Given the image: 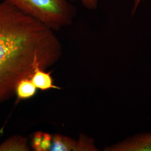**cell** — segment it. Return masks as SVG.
<instances>
[{"label": "cell", "mask_w": 151, "mask_h": 151, "mask_svg": "<svg viewBox=\"0 0 151 151\" xmlns=\"http://www.w3.org/2000/svg\"><path fill=\"white\" fill-rule=\"evenodd\" d=\"M62 54L51 29L15 7L0 3V103L15 93L17 83L36 67L54 64Z\"/></svg>", "instance_id": "cell-1"}, {"label": "cell", "mask_w": 151, "mask_h": 151, "mask_svg": "<svg viewBox=\"0 0 151 151\" xmlns=\"http://www.w3.org/2000/svg\"><path fill=\"white\" fill-rule=\"evenodd\" d=\"M52 30H58L73 22L76 9L69 0H3Z\"/></svg>", "instance_id": "cell-2"}, {"label": "cell", "mask_w": 151, "mask_h": 151, "mask_svg": "<svg viewBox=\"0 0 151 151\" xmlns=\"http://www.w3.org/2000/svg\"><path fill=\"white\" fill-rule=\"evenodd\" d=\"M104 151H151V132L132 135L105 148Z\"/></svg>", "instance_id": "cell-3"}, {"label": "cell", "mask_w": 151, "mask_h": 151, "mask_svg": "<svg viewBox=\"0 0 151 151\" xmlns=\"http://www.w3.org/2000/svg\"><path fill=\"white\" fill-rule=\"evenodd\" d=\"M30 80L37 88L42 91H45L51 88L60 89V87L53 84L51 73L50 72H45L40 67L35 68Z\"/></svg>", "instance_id": "cell-4"}, {"label": "cell", "mask_w": 151, "mask_h": 151, "mask_svg": "<svg viewBox=\"0 0 151 151\" xmlns=\"http://www.w3.org/2000/svg\"><path fill=\"white\" fill-rule=\"evenodd\" d=\"M37 89L30 78H24L17 83L15 93L19 100H27L35 95Z\"/></svg>", "instance_id": "cell-5"}, {"label": "cell", "mask_w": 151, "mask_h": 151, "mask_svg": "<svg viewBox=\"0 0 151 151\" xmlns=\"http://www.w3.org/2000/svg\"><path fill=\"white\" fill-rule=\"evenodd\" d=\"M77 141L63 135L55 134L50 151H75Z\"/></svg>", "instance_id": "cell-6"}, {"label": "cell", "mask_w": 151, "mask_h": 151, "mask_svg": "<svg viewBox=\"0 0 151 151\" xmlns=\"http://www.w3.org/2000/svg\"><path fill=\"white\" fill-rule=\"evenodd\" d=\"M29 150L27 140L21 136H14L0 145V151Z\"/></svg>", "instance_id": "cell-7"}, {"label": "cell", "mask_w": 151, "mask_h": 151, "mask_svg": "<svg viewBox=\"0 0 151 151\" xmlns=\"http://www.w3.org/2000/svg\"><path fill=\"white\" fill-rule=\"evenodd\" d=\"M53 137L52 135L38 132L34 134L32 140L33 148L37 151H50Z\"/></svg>", "instance_id": "cell-8"}, {"label": "cell", "mask_w": 151, "mask_h": 151, "mask_svg": "<svg viewBox=\"0 0 151 151\" xmlns=\"http://www.w3.org/2000/svg\"><path fill=\"white\" fill-rule=\"evenodd\" d=\"M75 151H99L94 145V140L85 135L80 136L77 141Z\"/></svg>", "instance_id": "cell-9"}, {"label": "cell", "mask_w": 151, "mask_h": 151, "mask_svg": "<svg viewBox=\"0 0 151 151\" xmlns=\"http://www.w3.org/2000/svg\"><path fill=\"white\" fill-rule=\"evenodd\" d=\"M69 1H79L82 5L90 10H95L97 9L99 0H69Z\"/></svg>", "instance_id": "cell-10"}, {"label": "cell", "mask_w": 151, "mask_h": 151, "mask_svg": "<svg viewBox=\"0 0 151 151\" xmlns=\"http://www.w3.org/2000/svg\"><path fill=\"white\" fill-rule=\"evenodd\" d=\"M133 7L132 9V15H134L135 14V11L137 10V9L138 8V6L140 4V2L143 1L144 0H133Z\"/></svg>", "instance_id": "cell-11"}]
</instances>
